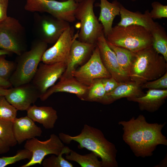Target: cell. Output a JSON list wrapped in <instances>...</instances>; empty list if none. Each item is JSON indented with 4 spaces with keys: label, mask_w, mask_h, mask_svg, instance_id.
Wrapping results in <instances>:
<instances>
[{
    "label": "cell",
    "mask_w": 167,
    "mask_h": 167,
    "mask_svg": "<svg viewBox=\"0 0 167 167\" xmlns=\"http://www.w3.org/2000/svg\"><path fill=\"white\" fill-rule=\"evenodd\" d=\"M58 136L64 143L70 144L72 141L78 142V147L84 148L95 153L101 159L102 167H117V150L114 144L108 141L101 131L85 124L80 133L71 136L62 132Z\"/></svg>",
    "instance_id": "1"
},
{
    "label": "cell",
    "mask_w": 167,
    "mask_h": 167,
    "mask_svg": "<svg viewBox=\"0 0 167 167\" xmlns=\"http://www.w3.org/2000/svg\"><path fill=\"white\" fill-rule=\"evenodd\" d=\"M167 62L152 46L135 53L129 78L141 85L157 79L167 72Z\"/></svg>",
    "instance_id": "2"
},
{
    "label": "cell",
    "mask_w": 167,
    "mask_h": 167,
    "mask_svg": "<svg viewBox=\"0 0 167 167\" xmlns=\"http://www.w3.org/2000/svg\"><path fill=\"white\" fill-rule=\"evenodd\" d=\"M115 45L136 53L152 46V37L150 31L137 25L113 27L105 38Z\"/></svg>",
    "instance_id": "3"
},
{
    "label": "cell",
    "mask_w": 167,
    "mask_h": 167,
    "mask_svg": "<svg viewBox=\"0 0 167 167\" xmlns=\"http://www.w3.org/2000/svg\"><path fill=\"white\" fill-rule=\"evenodd\" d=\"M47 46V44L37 39L33 41L29 50L18 56L15 70L9 80L12 86L16 87L31 81Z\"/></svg>",
    "instance_id": "4"
},
{
    "label": "cell",
    "mask_w": 167,
    "mask_h": 167,
    "mask_svg": "<svg viewBox=\"0 0 167 167\" xmlns=\"http://www.w3.org/2000/svg\"><path fill=\"white\" fill-rule=\"evenodd\" d=\"M95 1V0H82L79 2L75 11V17L80 22L78 39L96 45L98 38L104 32L103 26L94 11Z\"/></svg>",
    "instance_id": "5"
},
{
    "label": "cell",
    "mask_w": 167,
    "mask_h": 167,
    "mask_svg": "<svg viewBox=\"0 0 167 167\" xmlns=\"http://www.w3.org/2000/svg\"><path fill=\"white\" fill-rule=\"evenodd\" d=\"M26 33L25 28L18 19L8 16L0 23V49L20 55L26 51Z\"/></svg>",
    "instance_id": "6"
},
{
    "label": "cell",
    "mask_w": 167,
    "mask_h": 167,
    "mask_svg": "<svg viewBox=\"0 0 167 167\" xmlns=\"http://www.w3.org/2000/svg\"><path fill=\"white\" fill-rule=\"evenodd\" d=\"M79 3L77 0H26L24 8L29 12L46 13L70 23L76 20L75 13Z\"/></svg>",
    "instance_id": "7"
},
{
    "label": "cell",
    "mask_w": 167,
    "mask_h": 167,
    "mask_svg": "<svg viewBox=\"0 0 167 167\" xmlns=\"http://www.w3.org/2000/svg\"><path fill=\"white\" fill-rule=\"evenodd\" d=\"M70 26L69 22L49 14L34 15L33 28L37 39L47 44H54Z\"/></svg>",
    "instance_id": "8"
},
{
    "label": "cell",
    "mask_w": 167,
    "mask_h": 167,
    "mask_svg": "<svg viewBox=\"0 0 167 167\" xmlns=\"http://www.w3.org/2000/svg\"><path fill=\"white\" fill-rule=\"evenodd\" d=\"M65 146L58 136L51 134L49 138L41 141L36 138L26 140L24 148L32 153V157L29 162L20 166L29 167L37 164L41 165L45 157L49 154L58 155Z\"/></svg>",
    "instance_id": "9"
},
{
    "label": "cell",
    "mask_w": 167,
    "mask_h": 167,
    "mask_svg": "<svg viewBox=\"0 0 167 167\" xmlns=\"http://www.w3.org/2000/svg\"><path fill=\"white\" fill-rule=\"evenodd\" d=\"M71 75L80 83L88 86L94 79L111 77L102 61L97 45L86 63L72 71Z\"/></svg>",
    "instance_id": "10"
},
{
    "label": "cell",
    "mask_w": 167,
    "mask_h": 167,
    "mask_svg": "<svg viewBox=\"0 0 167 167\" xmlns=\"http://www.w3.org/2000/svg\"><path fill=\"white\" fill-rule=\"evenodd\" d=\"M145 120V117L140 114L136 118L133 117L129 121H121L118 123L122 126L123 139L138 157L144 158L143 125Z\"/></svg>",
    "instance_id": "11"
},
{
    "label": "cell",
    "mask_w": 167,
    "mask_h": 167,
    "mask_svg": "<svg viewBox=\"0 0 167 167\" xmlns=\"http://www.w3.org/2000/svg\"><path fill=\"white\" fill-rule=\"evenodd\" d=\"M66 65L64 62L40 63L30 82L39 92L41 96L60 78L66 69Z\"/></svg>",
    "instance_id": "12"
},
{
    "label": "cell",
    "mask_w": 167,
    "mask_h": 167,
    "mask_svg": "<svg viewBox=\"0 0 167 167\" xmlns=\"http://www.w3.org/2000/svg\"><path fill=\"white\" fill-rule=\"evenodd\" d=\"M74 28L70 26L51 47L45 51L41 59L43 63L50 64L64 62L67 64L72 44L78 37V32L74 34Z\"/></svg>",
    "instance_id": "13"
},
{
    "label": "cell",
    "mask_w": 167,
    "mask_h": 167,
    "mask_svg": "<svg viewBox=\"0 0 167 167\" xmlns=\"http://www.w3.org/2000/svg\"><path fill=\"white\" fill-rule=\"evenodd\" d=\"M40 96L39 92L30 82L10 88V92L5 96L17 110L27 111Z\"/></svg>",
    "instance_id": "14"
},
{
    "label": "cell",
    "mask_w": 167,
    "mask_h": 167,
    "mask_svg": "<svg viewBox=\"0 0 167 167\" xmlns=\"http://www.w3.org/2000/svg\"><path fill=\"white\" fill-rule=\"evenodd\" d=\"M96 45L102 61L111 77L118 82L130 80L120 67L115 54L109 46L104 34L98 38Z\"/></svg>",
    "instance_id": "15"
},
{
    "label": "cell",
    "mask_w": 167,
    "mask_h": 167,
    "mask_svg": "<svg viewBox=\"0 0 167 167\" xmlns=\"http://www.w3.org/2000/svg\"><path fill=\"white\" fill-rule=\"evenodd\" d=\"M166 124L148 123L146 119L143 125V143L144 157L151 156L157 146H167V139L161 130Z\"/></svg>",
    "instance_id": "16"
},
{
    "label": "cell",
    "mask_w": 167,
    "mask_h": 167,
    "mask_svg": "<svg viewBox=\"0 0 167 167\" xmlns=\"http://www.w3.org/2000/svg\"><path fill=\"white\" fill-rule=\"evenodd\" d=\"M88 87L80 83L71 75L61 76L59 81L48 89L40 98L44 101L54 93L66 92L74 94L81 100L85 101Z\"/></svg>",
    "instance_id": "17"
},
{
    "label": "cell",
    "mask_w": 167,
    "mask_h": 167,
    "mask_svg": "<svg viewBox=\"0 0 167 167\" xmlns=\"http://www.w3.org/2000/svg\"><path fill=\"white\" fill-rule=\"evenodd\" d=\"M96 45L85 43L75 39L71 48L66 69L61 76L71 75L72 71L91 57Z\"/></svg>",
    "instance_id": "18"
},
{
    "label": "cell",
    "mask_w": 167,
    "mask_h": 167,
    "mask_svg": "<svg viewBox=\"0 0 167 167\" xmlns=\"http://www.w3.org/2000/svg\"><path fill=\"white\" fill-rule=\"evenodd\" d=\"M141 86L131 80L120 82L114 89L105 94L100 103L103 104H109L123 98H128L142 96L145 93L142 91Z\"/></svg>",
    "instance_id": "19"
},
{
    "label": "cell",
    "mask_w": 167,
    "mask_h": 167,
    "mask_svg": "<svg viewBox=\"0 0 167 167\" xmlns=\"http://www.w3.org/2000/svg\"><path fill=\"white\" fill-rule=\"evenodd\" d=\"M13 128L15 139L19 144L25 140L40 137L42 133L41 129L27 116L16 117L13 121Z\"/></svg>",
    "instance_id": "20"
},
{
    "label": "cell",
    "mask_w": 167,
    "mask_h": 167,
    "mask_svg": "<svg viewBox=\"0 0 167 167\" xmlns=\"http://www.w3.org/2000/svg\"><path fill=\"white\" fill-rule=\"evenodd\" d=\"M167 97V89H148L142 96L127 99L129 101L137 102L141 110L153 113L164 104Z\"/></svg>",
    "instance_id": "21"
},
{
    "label": "cell",
    "mask_w": 167,
    "mask_h": 167,
    "mask_svg": "<svg viewBox=\"0 0 167 167\" xmlns=\"http://www.w3.org/2000/svg\"><path fill=\"white\" fill-rule=\"evenodd\" d=\"M120 15L121 19L117 24L118 26L139 25L144 27L150 32L157 23L151 17L148 10H146L143 14L138 11L133 12L126 9L121 4Z\"/></svg>",
    "instance_id": "22"
},
{
    "label": "cell",
    "mask_w": 167,
    "mask_h": 167,
    "mask_svg": "<svg viewBox=\"0 0 167 167\" xmlns=\"http://www.w3.org/2000/svg\"><path fill=\"white\" fill-rule=\"evenodd\" d=\"M27 116L46 129H52L58 118L57 111L49 106H31L27 110Z\"/></svg>",
    "instance_id": "23"
},
{
    "label": "cell",
    "mask_w": 167,
    "mask_h": 167,
    "mask_svg": "<svg viewBox=\"0 0 167 167\" xmlns=\"http://www.w3.org/2000/svg\"><path fill=\"white\" fill-rule=\"evenodd\" d=\"M99 6L100 12L98 19L103 26V32L106 38L111 32L115 17L120 15L121 4L117 0L110 2L107 0H100Z\"/></svg>",
    "instance_id": "24"
},
{
    "label": "cell",
    "mask_w": 167,
    "mask_h": 167,
    "mask_svg": "<svg viewBox=\"0 0 167 167\" xmlns=\"http://www.w3.org/2000/svg\"><path fill=\"white\" fill-rule=\"evenodd\" d=\"M150 32L152 37V47L167 61V34L164 28L157 23Z\"/></svg>",
    "instance_id": "25"
},
{
    "label": "cell",
    "mask_w": 167,
    "mask_h": 167,
    "mask_svg": "<svg viewBox=\"0 0 167 167\" xmlns=\"http://www.w3.org/2000/svg\"><path fill=\"white\" fill-rule=\"evenodd\" d=\"M98 156L92 152L84 155H80L71 150L68 154H66V159L74 161L79 164L81 167H102V162L99 161Z\"/></svg>",
    "instance_id": "26"
},
{
    "label": "cell",
    "mask_w": 167,
    "mask_h": 167,
    "mask_svg": "<svg viewBox=\"0 0 167 167\" xmlns=\"http://www.w3.org/2000/svg\"><path fill=\"white\" fill-rule=\"evenodd\" d=\"M107 42L109 47L115 53L120 67L129 77L130 68L135 53Z\"/></svg>",
    "instance_id": "27"
},
{
    "label": "cell",
    "mask_w": 167,
    "mask_h": 167,
    "mask_svg": "<svg viewBox=\"0 0 167 167\" xmlns=\"http://www.w3.org/2000/svg\"><path fill=\"white\" fill-rule=\"evenodd\" d=\"M88 86L84 101L100 103L106 94L101 79H94Z\"/></svg>",
    "instance_id": "28"
},
{
    "label": "cell",
    "mask_w": 167,
    "mask_h": 167,
    "mask_svg": "<svg viewBox=\"0 0 167 167\" xmlns=\"http://www.w3.org/2000/svg\"><path fill=\"white\" fill-rule=\"evenodd\" d=\"M71 149L65 146L58 155H53L43 161L42 165L44 167H73V165L62 157L63 154H68Z\"/></svg>",
    "instance_id": "29"
},
{
    "label": "cell",
    "mask_w": 167,
    "mask_h": 167,
    "mask_svg": "<svg viewBox=\"0 0 167 167\" xmlns=\"http://www.w3.org/2000/svg\"><path fill=\"white\" fill-rule=\"evenodd\" d=\"M0 138L10 147L17 144L13 134V121L0 119Z\"/></svg>",
    "instance_id": "30"
},
{
    "label": "cell",
    "mask_w": 167,
    "mask_h": 167,
    "mask_svg": "<svg viewBox=\"0 0 167 167\" xmlns=\"http://www.w3.org/2000/svg\"><path fill=\"white\" fill-rule=\"evenodd\" d=\"M17 110L5 96H0V119L13 121L16 117Z\"/></svg>",
    "instance_id": "31"
},
{
    "label": "cell",
    "mask_w": 167,
    "mask_h": 167,
    "mask_svg": "<svg viewBox=\"0 0 167 167\" xmlns=\"http://www.w3.org/2000/svg\"><path fill=\"white\" fill-rule=\"evenodd\" d=\"M32 156V152L24 148L19 151L14 156L0 157V167H5L26 159L30 160Z\"/></svg>",
    "instance_id": "32"
},
{
    "label": "cell",
    "mask_w": 167,
    "mask_h": 167,
    "mask_svg": "<svg viewBox=\"0 0 167 167\" xmlns=\"http://www.w3.org/2000/svg\"><path fill=\"white\" fill-rule=\"evenodd\" d=\"M6 56L0 55V77L9 80L15 70L16 64L13 61L6 60Z\"/></svg>",
    "instance_id": "33"
},
{
    "label": "cell",
    "mask_w": 167,
    "mask_h": 167,
    "mask_svg": "<svg viewBox=\"0 0 167 167\" xmlns=\"http://www.w3.org/2000/svg\"><path fill=\"white\" fill-rule=\"evenodd\" d=\"M141 88L151 89H167V71L159 78L143 84Z\"/></svg>",
    "instance_id": "34"
},
{
    "label": "cell",
    "mask_w": 167,
    "mask_h": 167,
    "mask_svg": "<svg viewBox=\"0 0 167 167\" xmlns=\"http://www.w3.org/2000/svg\"><path fill=\"white\" fill-rule=\"evenodd\" d=\"M152 9L150 11L152 18L153 19L167 17V6L163 5L157 1L151 4Z\"/></svg>",
    "instance_id": "35"
},
{
    "label": "cell",
    "mask_w": 167,
    "mask_h": 167,
    "mask_svg": "<svg viewBox=\"0 0 167 167\" xmlns=\"http://www.w3.org/2000/svg\"><path fill=\"white\" fill-rule=\"evenodd\" d=\"M102 82L106 93H109L117 87L120 82L117 81L112 77L101 79Z\"/></svg>",
    "instance_id": "36"
},
{
    "label": "cell",
    "mask_w": 167,
    "mask_h": 167,
    "mask_svg": "<svg viewBox=\"0 0 167 167\" xmlns=\"http://www.w3.org/2000/svg\"><path fill=\"white\" fill-rule=\"evenodd\" d=\"M8 5V0H0V23L8 16L7 11Z\"/></svg>",
    "instance_id": "37"
},
{
    "label": "cell",
    "mask_w": 167,
    "mask_h": 167,
    "mask_svg": "<svg viewBox=\"0 0 167 167\" xmlns=\"http://www.w3.org/2000/svg\"><path fill=\"white\" fill-rule=\"evenodd\" d=\"M10 147L0 138V154H5L8 152Z\"/></svg>",
    "instance_id": "38"
},
{
    "label": "cell",
    "mask_w": 167,
    "mask_h": 167,
    "mask_svg": "<svg viewBox=\"0 0 167 167\" xmlns=\"http://www.w3.org/2000/svg\"><path fill=\"white\" fill-rule=\"evenodd\" d=\"M11 86L12 85L9 80L5 79L0 77V87L9 89Z\"/></svg>",
    "instance_id": "39"
},
{
    "label": "cell",
    "mask_w": 167,
    "mask_h": 167,
    "mask_svg": "<svg viewBox=\"0 0 167 167\" xmlns=\"http://www.w3.org/2000/svg\"><path fill=\"white\" fill-rule=\"evenodd\" d=\"M10 91V89H5L0 87V96H5Z\"/></svg>",
    "instance_id": "40"
},
{
    "label": "cell",
    "mask_w": 167,
    "mask_h": 167,
    "mask_svg": "<svg viewBox=\"0 0 167 167\" xmlns=\"http://www.w3.org/2000/svg\"><path fill=\"white\" fill-rule=\"evenodd\" d=\"M12 54V53L7 51L0 49V55H10Z\"/></svg>",
    "instance_id": "41"
},
{
    "label": "cell",
    "mask_w": 167,
    "mask_h": 167,
    "mask_svg": "<svg viewBox=\"0 0 167 167\" xmlns=\"http://www.w3.org/2000/svg\"><path fill=\"white\" fill-rule=\"evenodd\" d=\"M66 0H60V1H64ZM77 1L78 2H81L82 1V0H77Z\"/></svg>",
    "instance_id": "42"
},
{
    "label": "cell",
    "mask_w": 167,
    "mask_h": 167,
    "mask_svg": "<svg viewBox=\"0 0 167 167\" xmlns=\"http://www.w3.org/2000/svg\"><path fill=\"white\" fill-rule=\"evenodd\" d=\"M131 1H133V2H135V1H137L138 0H131Z\"/></svg>",
    "instance_id": "43"
}]
</instances>
